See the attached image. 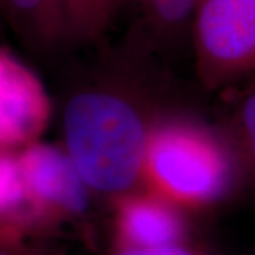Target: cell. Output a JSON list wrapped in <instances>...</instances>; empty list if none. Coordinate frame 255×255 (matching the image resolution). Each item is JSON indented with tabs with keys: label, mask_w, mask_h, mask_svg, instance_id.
Returning <instances> with one entry per match:
<instances>
[{
	"label": "cell",
	"mask_w": 255,
	"mask_h": 255,
	"mask_svg": "<svg viewBox=\"0 0 255 255\" xmlns=\"http://www.w3.org/2000/svg\"><path fill=\"white\" fill-rule=\"evenodd\" d=\"M155 122L127 90L85 85L64 107L63 147L92 191L119 197L143 184Z\"/></svg>",
	"instance_id": "obj_1"
},
{
	"label": "cell",
	"mask_w": 255,
	"mask_h": 255,
	"mask_svg": "<svg viewBox=\"0 0 255 255\" xmlns=\"http://www.w3.org/2000/svg\"><path fill=\"white\" fill-rule=\"evenodd\" d=\"M244 167L230 136L180 117L159 119L152 129L143 186L177 207L199 209L231 193Z\"/></svg>",
	"instance_id": "obj_2"
},
{
	"label": "cell",
	"mask_w": 255,
	"mask_h": 255,
	"mask_svg": "<svg viewBox=\"0 0 255 255\" xmlns=\"http://www.w3.org/2000/svg\"><path fill=\"white\" fill-rule=\"evenodd\" d=\"M191 38L197 75L209 90L255 75V0H201Z\"/></svg>",
	"instance_id": "obj_3"
},
{
	"label": "cell",
	"mask_w": 255,
	"mask_h": 255,
	"mask_svg": "<svg viewBox=\"0 0 255 255\" xmlns=\"http://www.w3.org/2000/svg\"><path fill=\"white\" fill-rule=\"evenodd\" d=\"M51 119L43 82L9 47L0 50V149L20 152L40 142Z\"/></svg>",
	"instance_id": "obj_4"
},
{
	"label": "cell",
	"mask_w": 255,
	"mask_h": 255,
	"mask_svg": "<svg viewBox=\"0 0 255 255\" xmlns=\"http://www.w3.org/2000/svg\"><path fill=\"white\" fill-rule=\"evenodd\" d=\"M17 156L40 217L78 216L88 209L92 190L63 146L37 142Z\"/></svg>",
	"instance_id": "obj_5"
},
{
	"label": "cell",
	"mask_w": 255,
	"mask_h": 255,
	"mask_svg": "<svg viewBox=\"0 0 255 255\" xmlns=\"http://www.w3.org/2000/svg\"><path fill=\"white\" fill-rule=\"evenodd\" d=\"M117 217L129 248L177 246L184 231L179 207L147 189L119 196Z\"/></svg>",
	"instance_id": "obj_6"
},
{
	"label": "cell",
	"mask_w": 255,
	"mask_h": 255,
	"mask_svg": "<svg viewBox=\"0 0 255 255\" xmlns=\"http://www.w3.org/2000/svg\"><path fill=\"white\" fill-rule=\"evenodd\" d=\"M1 9L20 41L34 51L73 44L64 0H1Z\"/></svg>",
	"instance_id": "obj_7"
},
{
	"label": "cell",
	"mask_w": 255,
	"mask_h": 255,
	"mask_svg": "<svg viewBox=\"0 0 255 255\" xmlns=\"http://www.w3.org/2000/svg\"><path fill=\"white\" fill-rule=\"evenodd\" d=\"M201 0H147L137 34L149 48L174 41L186 28L191 30Z\"/></svg>",
	"instance_id": "obj_8"
},
{
	"label": "cell",
	"mask_w": 255,
	"mask_h": 255,
	"mask_svg": "<svg viewBox=\"0 0 255 255\" xmlns=\"http://www.w3.org/2000/svg\"><path fill=\"white\" fill-rule=\"evenodd\" d=\"M121 0H64L73 43H95L105 36Z\"/></svg>",
	"instance_id": "obj_9"
},
{
	"label": "cell",
	"mask_w": 255,
	"mask_h": 255,
	"mask_svg": "<svg viewBox=\"0 0 255 255\" xmlns=\"http://www.w3.org/2000/svg\"><path fill=\"white\" fill-rule=\"evenodd\" d=\"M0 211L6 221L40 217L30 199L17 152H1L0 156Z\"/></svg>",
	"instance_id": "obj_10"
},
{
	"label": "cell",
	"mask_w": 255,
	"mask_h": 255,
	"mask_svg": "<svg viewBox=\"0 0 255 255\" xmlns=\"http://www.w3.org/2000/svg\"><path fill=\"white\" fill-rule=\"evenodd\" d=\"M230 139L237 149L244 172L255 177V90L238 104Z\"/></svg>",
	"instance_id": "obj_11"
},
{
	"label": "cell",
	"mask_w": 255,
	"mask_h": 255,
	"mask_svg": "<svg viewBox=\"0 0 255 255\" xmlns=\"http://www.w3.org/2000/svg\"><path fill=\"white\" fill-rule=\"evenodd\" d=\"M117 255H196L189 250L177 246L162 247V248H124Z\"/></svg>",
	"instance_id": "obj_12"
},
{
	"label": "cell",
	"mask_w": 255,
	"mask_h": 255,
	"mask_svg": "<svg viewBox=\"0 0 255 255\" xmlns=\"http://www.w3.org/2000/svg\"><path fill=\"white\" fill-rule=\"evenodd\" d=\"M147 0H121V3H127L128 6H130L132 9L137 10L139 13H142V10L145 7Z\"/></svg>",
	"instance_id": "obj_13"
},
{
	"label": "cell",
	"mask_w": 255,
	"mask_h": 255,
	"mask_svg": "<svg viewBox=\"0 0 255 255\" xmlns=\"http://www.w3.org/2000/svg\"><path fill=\"white\" fill-rule=\"evenodd\" d=\"M1 255H9V254H4V253H1Z\"/></svg>",
	"instance_id": "obj_14"
}]
</instances>
